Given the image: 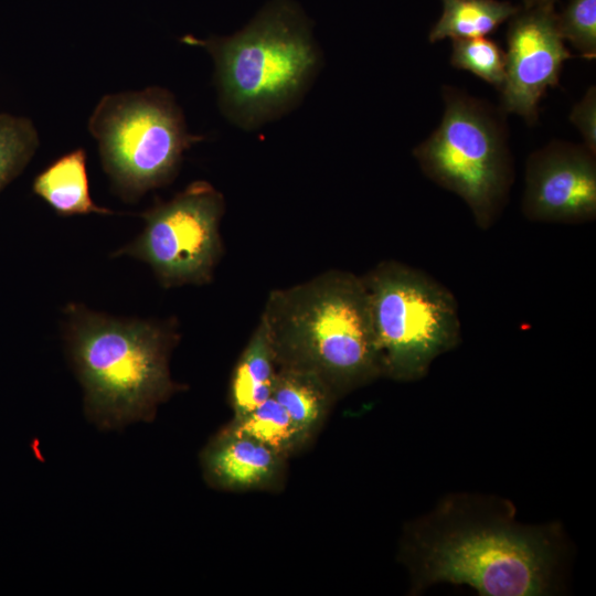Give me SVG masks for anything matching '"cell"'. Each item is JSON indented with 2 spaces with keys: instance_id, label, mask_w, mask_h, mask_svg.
Here are the masks:
<instances>
[{
  "instance_id": "cell-10",
  "label": "cell",
  "mask_w": 596,
  "mask_h": 596,
  "mask_svg": "<svg viewBox=\"0 0 596 596\" xmlns=\"http://www.w3.org/2000/svg\"><path fill=\"white\" fill-rule=\"evenodd\" d=\"M584 145L553 141L526 162L522 212L530 221L584 223L596 217V160Z\"/></svg>"
},
{
  "instance_id": "cell-20",
  "label": "cell",
  "mask_w": 596,
  "mask_h": 596,
  "mask_svg": "<svg viewBox=\"0 0 596 596\" xmlns=\"http://www.w3.org/2000/svg\"><path fill=\"white\" fill-rule=\"evenodd\" d=\"M570 120L579 130L584 146L596 155V88L590 86L575 104Z\"/></svg>"
},
{
  "instance_id": "cell-18",
  "label": "cell",
  "mask_w": 596,
  "mask_h": 596,
  "mask_svg": "<svg viewBox=\"0 0 596 596\" xmlns=\"http://www.w3.org/2000/svg\"><path fill=\"white\" fill-rule=\"evenodd\" d=\"M450 63L469 71L501 91L505 79V53L486 36L453 40Z\"/></svg>"
},
{
  "instance_id": "cell-5",
  "label": "cell",
  "mask_w": 596,
  "mask_h": 596,
  "mask_svg": "<svg viewBox=\"0 0 596 596\" xmlns=\"http://www.w3.org/2000/svg\"><path fill=\"white\" fill-rule=\"evenodd\" d=\"M436 130L413 151L423 172L460 196L476 224L488 230L502 212L513 182L503 110L450 86Z\"/></svg>"
},
{
  "instance_id": "cell-4",
  "label": "cell",
  "mask_w": 596,
  "mask_h": 596,
  "mask_svg": "<svg viewBox=\"0 0 596 596\" xmlns=\"http://www.w3.org/2000/svg\"><path fill=\"white\" fill-rule=\"evenodd\" d=\"M215 64L220 105L243 128H256L294 107L319 67L310 22L292 0H270L238 32L205 40L187 35Z\"/></svg>"
},
{
  "instance_id": "cell-19",
  "label": "cell",
  "mask_w": 596,
  "mask_h": 596,
  "mask_svg": "<svg viewBox=\"0 0 596 596\" xmlns=\"http://www.w3.org/2000/svg\"><path fill=\"white\" fill-rule=\"evenodd\" d=\"M561 36L586 60L596 57V0H571L556 13Z\"/></svg>"
},
{
  "instance_id": "cell-16",
  "label": "cell",
  "mask_w": 596,
  "mask_h": 596,
  "mask_svg": "<svg viewBox=\"0 0 596 596\" xmlns=\"http://www.w3.org/2000/svg\"><path fill=\"white\" fill-rule=\"evenodd\" d=\"M224 429L251 437L286 459L307 446L288 413L273 397L248 413L233 417Z\"/></svg>"
},
{
  "instance_id": "cell-1",
  "label": "cell",
  "mask_w": 596,
  "mask_h": 596,
  "mask_svg": "<svg viewBox=\"0 0 596 596\" xmlns=\"http://www.w3.org/2000/svg\"><path fill=\"white\" fill-rule=\"evenodd\" d=\"M502 500L446 499L405 532L401 560L412 590L437 583L465 584L486 596H533L554 587L558 530L514 520Z\"/></svg>"
},
{
  "instance_id": "cell-7",
  "label": "cell",
  "mask_w": 596,
  "mask_h": 596,
  "mask_svg": "<svg viewBox=\"0 0 596 596\" xmlns=\"http://www.w3.org/2000/svg\"><path fill=\"white\" fill-rule=\"evenodd\" d=\"M362 279L383 376L417 381L437 356L459 343L455 297L425 273L397 262H383Z\"/></svg>"
},
{
  "instance_id": "cell-2",
  "label": "cell",
  "mask_w": 596,
  "mask_h": 596,
  "mask_svg": "<svg viewBox=\"0 0 596 596\" xmlns=\"http://www.w3.org/2000/svg\"><path fill=\"white\" fill-rule=\"evenodd\" d=\"M260 319L277 368L317 375L337 400L383 376L361 277L329 270L273 290Z\"/></svg>"
},
{
  "instance_id": "cell-3",
  "label": "cell",
  "mask_w": 596,
  "mask_h": 596,
  "mask_svg": "<svg viewBox=\"0 0 596 596\" xmlns=\"http://www.w3.org/2000/svg\"><path fill=\"white\" fill-rule=\"evenodd\" d=\"M63 316L85 415L99 429L150 422L158 406L180 390L169 370L172 324L115 317L78 302L67 304Z\"/></svg>"
},
{
  "instance_id": "cell-13",
  "label": "cell",
  "mask_w": 596,
  "mask_h": 596,
  "mask_svg": "<svg viewBox=\"0 0 596 596\" xmlns=\"http://www.w3.org/2000/svg\"><path fill=\"white\" fill-rule=\"evenodd\" d=\"M272 397L288 413L306 445L317 435L337 400L317 375L288 368L277 369Z\"/></svg>"
},
{
  "instance_id": "cell-9",
  "label": "cell",
  "mask_w": 596,
  "mask_h": 596,
  "mask_svg": "<svg viewBox=\"0 0 596 596\" xmlns=\"http://www.w3.org/2000/svg\"><path fill=\"white\" fill-rule=\"evenodd\" d=\"M507 43L502 110L531 124L546 89L558 84L563 63L573 57L558 32L554 6L520 9L509 19Z\"/></svg>"
},
{
  "instance_id": "cell-12",
  "label": "cell",
  "mask_w": 596,
  "mask_h": 596,
  "mask_svg": "<svg viewBox=\"0 0 596 596\" xmlns=\"http://www.w3.org/2000/svg\"><path fill=\"white\" fill-rule=\"evenodd\" d=\"M32 190L62 216L115 213L97 205L91 196L83 148L72 150L49 164L34 178Z\"/></svg>"
},
{
  "instance_id": "cell-14",
  "label": "cell",
  "mask_w": 596,
  "mask_h": 596,
  "mask_svg": "<svg viewBox=\"0 0 596 596\" xmlns=\"http://www.w3.org/2000/svg\"><path fill=\"white\" fill-rule=\"evenodd\" d=\"M277 364L263 320L248 340L232 375L230 404L234 416H242L272 397Z\"/></svg>"
},
{
  "instance_id": "cell-6",
  "label": "cell",
  "mask_w": 596,
  "mask_h": 596,
  "mask_svg": "<svg viewBox=\"0 0 596 596\" xmlns=\"http://www.w3.org/2000/svg\"><path fill=\"white\" fill-rule=\"evenodd\" d=\"M88 130L114 191L126 202L170 182L184 150L200 140L188 132L173 95L158 86L105 95Z\"/></svg>"
},
{
  "instance_id": "cell-17",
  "label": "cell",
  "mask_w": 596,
  "mask_h": 596,
  "mask_svg": "<svg viewBox=\"0 0 596 596\" xmlns=\"http://www.w3.org/2000/svg\"><path fill=\"white\" fill-rule=\"evenodd\" d=\"M39 147L29 118L0 114V191L26 167Z\"/></svg>"
},
{
  "instance_id": "cell-8",
  "label": "cell",
  "mask_w": 596,
  "mask_h": 596,
  "mask_svg": "<svg viewBox=\"0 0 596 596\" xmlns=\"http://www.w3.org/2000/svg\"><path fill=\"white\" fill-rule=\"evenodd\" d=\"M223 211L221 193L205 181H195L170 201L145 211L141 233L113 256L146 263L164 287L207 283L221 255Z\"/></svg>"
},
{
  "instance_id": "cell-15",
  "label": "cell",
  "mask_w": 596,
  "mask_h": 596,
  "mask_svg": "<svg viewBox=\"0 0 596 596\" xmlns=\"http://www.w3.org/2000/svg\"><path fill=\"white\" fill-rule=\"evenodd\" d=\"M443 13L429 32V42L447 38L486 36L513 17L520 8L499 0H440Z\"/></svg>"
},
{
  "instance_id": "cell-11",
  "label": "cell",
  "mask_w": 596,
  "mask_h": 596,
  "mask_svg": "<svg viewBox=\"0 0 596 596\" xmlns=\"http://www.w3.org/2000/svg\"><path fill=\"white\" fill-rule=\"evenodd\" d=\"M286 460L268 446L224 428L206 444L200 456L206 482L231 491L279 487L285 477Z\"/></svg>"
},
{
  "instance_id": "cell-21",
  "label": "cell",
  "mask_w": 596,
  "mask_h": 596,
  "mask_svg": "<svg viewBox=\"0 0 596 596\" xmlns=\"http://www.w3.org/2000/svg\"><path fill=\"white\" fill-rule=\"evenodd\" d=\"M523 1V8L529 9L533 7L539 6H554V2L556 0H522Z\"/></svg>"
}]
</instances>
